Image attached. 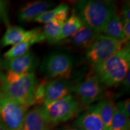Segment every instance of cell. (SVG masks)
<instances>
[{
  "instance_id": "14",
  "label": "cell",
  "mask_w": 130,
  "mask_h": 130,
  "mask_svg": "<svg viewBox=\"0 0 130 130\" xmlns=\"http://www.w3.org/2000/svg\"><path fill=\"white\" fill-rule=\"evenodd\" d=\"M51 125L42 115V106H37L27 112L23 123V130H50Z\"/></svg>"
},
{
  "instance_id": "9",
  "label": "cell",
  "mask_w": 130,
  "mask_h": 130,
  "mask_svg": "<svg viewBox=\"0 0 130 130\" xmlns=\"http://www.w3.org/2000/svg\"><path fill=\"white\" fill-rule=\"evenodd\" d=\"M67 79L55 78L45 83L43 105L50 104L69 95L72 86Z\"/></svg>"
},
{
  "instance_id": "10",
  "label": "cell",
  "mask_w": 130,
  "mask_h": 130,
  "mask_svg": "<svg viewBox=\"0 0 130 130\" xmlns=\"http://www.w3.org/2000/svg\"><path fill=\"white\" fill-rule=\"evenodd\" d=\"M38 61L36 55L28 51L22 56L6 60L5 66L7 71L18 74H28L34 72L36 69Z\"/></svg>"
},
{
  "instance_id": "7",
  "label": "cell",
  "mask_w": 130,
  "mask_h": 130,
  "mask_svg": "<svg viewBox=\"0 0 130 130\" xmlns=\"http://www.w3.org/2000/svg\"><path fill=\"white\" fill-rule=\"evenodd\" d=\"M28 108L0 92V121L8 130L22 129Z\"/></svg>"
},
{
  "instance_id": "23",
  "label": "cell",
  "mask_w": 130,
  "mask_h": 130,
  "mask_svg": "<svg viewBox=\"0 0 130 130\" xmlns=\"http://www.w3.org/2000/svg\"><path fill=\"white\" fill-rule=\"evenodd\" d=\"M116 106L121 110L127 118H129L130 116V100L126 99L124 101H121L117 103Z\"/></svg>"
},
{
  "instance_id": "1",
  "label": "cell",
  "mask_w": 130,
  "mask_h": 130,
  "mask_svg": "<svg viewBox=\"0 0 130 130\" xmlns=\"http://www.w3.org/2000/svg\"><path fill=\"white\" fill-rule=\"evenodd\" d=\"M38 84L35 72L18 74L7 71L0 75V92L28 107L35 104Z\"/></svg>"
},
{
  "instance_id": "22",
  "label": "cell",
  "mask_w": 130,
  "mask_h": 130,
  "mask_svg": "<svg viewBox=\"0 0 130 130\" xmlns=\"http://www.w3.org/2000/svg\"><path fill=\"white\" fill-rule=\"evenodd\" d=\"M129 118H127L116 105L110 130H129Z\"/></svg>"
},
{
  "instance_id": "21",
  "label": "cell",
  "mask_w": 130,
  "mask_h": 130,
  "mask_svg": "<svg viewBox=\"0 0 130 130\" xmlns=\"http://www.w3.org/2000/svg\"><path fill=\"white\" fill-rule=\"evenodd\" d=\"M83 25V24L81 22V19L74 11L70 17L68 18L63 24L60 42L69 38L73 34L77 31Z\"/></svg>"
},
{
  "instance_id": "29",
  "label": "cell",
  "mask_w": 130,
  "mask_h": 130,
  "mask_svg": "<svg viewBox=\"0 0 130 130\" xmlns=\"http://www.w3.org/2000/svg\"><path fill=\"white\" fill-rule=\"evenodd\" d=\"M63 130H79V129H78L76 127H74V128H65Z\"/></svg>"
},
{
  "instance_id": "26",
  "label": "cell",
  "mask_w": 130,
  "mask_h": 130,
  "mask_svg": "<svg viewBox=\"0 0 130 130\" xmlns=\"http://www.w3.org/2000/svg\"><path fill=\"white\" fill-rule=\"evenodd\" d=\"M120 84L122 86L124 90L129 92L130 88V70L127 72Z\"/></svg>"
},
{
  "instance_id": "16",
  "label": "cell",
  "mask_w": 130,
  "mask_h": 130,
  "mask_svg": "<svg viewBox=\"0 0 130 130\" xmlns=\"http://www.w3.org/2000/svg\"><path fill=\"white\" fill-rule=\"evenodd\" d=\"M45 37L42 30H40L32 38L28 40H26L12 46L7 52L4 53V57L6 60L14 57H16L27 53L30 47L36 43H40L44 41Z\"/></svg>"
},
{
  "instance_id": "20",
  "label": "cell",
  "mask_w": 130,
  "mask_h": 130,
  "mask_svg": "<svg viewBox=\"0 0 130 130\" xmlns=\"http://www.w3.org/2000/svg\"><path fill=\"white\" fill-rule=\"evenodd\" d=\"M64 22V21L60 19H53L44 24L42 32L45 39L51 43L59 42Z\"/></svg>"
},
{
  "instance_id": "5",
  "label": "cell",
  "mask_w": 130,
  "mask_h": 130,
  "mask_svg": "<svg viewBox=\"0 0 130 130\" xmlns=\"http://www.w3.org/2000/svg\"><path fill=\"white\" fill-rule=\"evenodd\" d=\"M125 44L115 39L100 34L86 50V57L91 64L95 66L118 53Z\"/></svg>"
},
{
  "instance_id": "2",
  "label": "cell",
  "mask_w": 130,
  "mask_h": 130,
  "mask_svg": "<svg viewBox=\"0 0 130 130\" xmlns=\"http://www.w3.org/2000/svg\"><path fill=\"white\" fill-rule=\"evenodd\" d=\"M74 11L84 25L101 34L116 13V3L110 0H82L76 3Z\"/></svg>"
},
{
  "instance_id": "30",
  "label": "cell",
  "mask_w": 130,
  "mask_h": 130,
  "mask_svg": "<svg viewBox=\"0 0 130 130\" xmlns=\"http://www.w3.org/2000/svg\"><path fill=\"white\" fill-rule=\"evenodd\" d=\"M16 130H23L22 129H16Z\"/></svg>"
},
{
  "instance_id": "17",
  "label": "cell",
  "mask_w": 130,
  "mask_h": 130,
  "mask_svg": "<svg viewBox=\"0 0 130 130\" xmlns=\"http://www.w3.org/2000/svg\"><path fill=\"white\" fill-rule=\"evenodd\" d=\"M93 107L100 115L105 130H110L112 119L116 109V104L111 100L106 99L101 101Z\"/></svg>"
},
{
  "instance_id": "4",
  "label": "cell",
  "mask_w": 130,
  "mask_h": 130,
  "mask_svg": "<svg viewBox=\"0 0 130 130\" xmlns=\"http://www.w3.org/2000/svg\"><path fill=\"white\" fill-rule=\"evenodd\" d=\"M42 115L51 124L69 121L80 111V104L74 96L68 95L47 105H42Z\"/></svg>"
},
{
  "instance_id": "28",
  "label": "cell",
  "mask_w": 130,
  "mask_h": 130,
  "mask_svg": "<svg viewBox=\"0 0 130 130\" xmlns=\"http://www.w3.org/2000/svg\"><path fill=\"white\" fill-rule=\"evenodd\" d=\"M0 130H8L7 128L5 126V125L2 123V122L0 121Z\"/></svg>"
},
{
  "instance_id": "11",
  "label": "cell",
  "mask_w": 130,
  "mask_h": 130,
  "mask_svg": "<svg viewBox=\"0 0 130 130\" xmlns=\"http://www.w3.org/2000/svg\"><path fill=\"white\" fill-rule=\"evenodd\" d=\"M56 5L54 3L47 1H35L27 3L19 10L18 18L21 22L34 21L43 13L56 7Z\"/></svg>"
},
{
  "instance_id": "24",
  "label": "cell",
  "mask_w": 130,
  "mask_h": 130,
  "mask_svg": "<svg viewBox=\"0 0 130 130\" xmlns=\"http://www.w3.org/2000/svg\"><path fill=\"white\" fill-rule=\"evenodd\" d=\"M123 31L126 43L129 42L130 39V21H123Z\"/></svg>"
},
{
  "instance_id": "18",
  "label": "cell",
  "mask_w": 130,
  "mask_h": 130,
  "mask_svg": "<svg viewBox=\"0 0 130 130\" xmlns=\"http://www.w3.org/2000/svg\"><path fill=\"white\" fill-rule=\"evenodd\" d=\"M69 7L67 4H62L47 10L36 18L34 22L45 24L53 19H60L66 21L69 14Z\"/></svg>"
},
{
  "instance_id": "15",
  "label": "cell",
  "mask_w": 130,
  "mask_h": 130,
  "mask_svg": "<svg viewBox=\"0 0 130 130\" xmlns=\"http://www.w3.org/2000/svg\"><path fill=\"white\" fill-rule=\"evenodd\" d=\"M100 34L93 29L83 25L77 31L66 39L75 46L87 49Z\"/></svg>"
},
{
  "instance_id": "6",
  "label": "cell",
  "mask_w": 130,
  "mask_h": 130,
  "mask_svg": "<svg viewBox=\"0 0 130 130\" xmlns=\"http://www.w3.org/2000/svg\"><path fill=\"white\" fill-rule=\"evenodd\" d=\"M74 66V59L63 53H53L43 60L40 74L49 78L68 79Z\"/></svg>"
},
{
  "instance_id": "3",
  "label": "cell",
  "mask_w": 130,
  "mask_h": 130,
  "mask_svg": "<svg viewBox=\"0 0 130 130\" xmlns=\"http://www.w3.org/2000/svg\"><path fill=\"white\" fill-rule=\"evenodd\" d=\"M129 42L118 53L100 64L93 66V74L105 88L119 84L129 71Z\"/></svg>"
},
{
  "instance_id": "13",
  "label": "cell",
  "mask_w": 130,
  "mask_h": 130,
  "mask_svg": "<svg viewBox=\"0 0 130 130\" xmlns=\"http://www.w3.org/2000/svg\"><path fill=\"white\" fill-rule=\"evenodd\" d=\"M74 125L79 130H105L103 122L93 106L79 115Z\"/></svg>"
},
{
  "instance_id": "27",
  "label": "cell",
  "mask_w": 130,
  "mask_h": 130,
  "mask_svg": "<svg viewBox=\"0 0 130 130\" xmlns=\"http://www.w3.org/2000/svg\"><path fill=\"white\" fill-rule=\"evenodd\" d=\"M7 3L5 1L0 0V21L6 17L7 13Z\"/></svg>"
},
{
  "instance_id": "12",
  "label": "cell",
  "mask_w": 130,
  "mask_h": 130,
  "mask_svg": "<svg viewBox=\"0 0 130 130\" xmlns=\"http://www.w3.org/2000/svg\"><path fill=\"white\" fill-rule=\"evenodd\" d=\"M40 28L26 30L19 26H9L0 41L2 47L14 46L32 38L39 31Z\"/></svg>"
},
{
  "instance_id": "8",
  "label": "cell",
  "mask_w": 130,
  "mask_h": 130,
  "mask_svg": "<svg viewBox=\"0 0 130 130\" xmlns=\"http://www.w3.org/2000/svg\"><path fill=\"white\" fill-rule=\"evenodd\" d=\"M105 87L94 74L71 86V92L78 98L84 104H90L101 100Z\"/></svg>"
},
{
  "instance_id": "25",
  "label": "cell",
  "mask_w": 130,
  "mask_h": 130,
  "mask_svg": "<svg viewBox=\"0 0 130 130\" xmlns=\"http://www.w3.org/2000/svg\"><path fill=\"white\" fill-rule=\"evenodd\" d=\"M122 20L130 21V8L129 4L126 3L122 9Z\"/></svg>"
},
{
  "instance_id": "19",
  "label": "cell",
  "mask_w": 130,
  "mask_h": 130,
  "mask_svg": "<svg viewBox=\"0 0 130 130\" xmlns=\"http://www.w3.org/2000/svg\"><path fill=\"white\" fill-rule=\"evenodd\" d=\"M102 32L105 36L126 43L123 35L122 20L117 13L112 16L105 26Z\"/></svg>"
}]
</instances>
